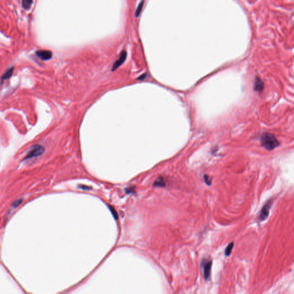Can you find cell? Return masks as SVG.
Here are the masks:
<instances>
[{
    "mask_svg": "<svg viewBox=\"0 0 294 294\" xmlns=\"http://www.w3.org/2000/svg\"><path fill=\"white\" fill-rule=\"evenodd\" d=\"M260 141L262 146L269 151L275 149L280 144L276 137L269 133L263 134L260 138Z\"/></svg>",
    "mask_w": 294,
    "mask_h": 294,
    "instance_id": "6da1fadb",
    "label": "cell"
},
{
    "mask_svg": "<svg viewBox=\"0 0 294 294\" xmlns=\"http://www.w3.org/2000/svg\"><path fill=\"white\" fill-rule=\"evenodd\" d=\"M212 260H208L206 259H204L202 260L201 262V268L203 271V277L205 280L209 279L211 275V269L212 266Z\"/></svg>",
    "mask_w": 294,
    "mask_h": 294,
    "instance_id": "7a4b0ae2",
    "label": "cell"
},
{
    "mask_svg": "<svg viewBox=\"0 0 294 294\" xmlns=\"http://www.w3.org/2000/svg\"><path fill=\"white\" fill-rule=\"evenodd\" d=\"M273 202V200L272 199H270L266 202V203L263 206V207L260 210V213L259 215V219L260 221H264L268 217L269 210L271 208Z\"/></svg>",
    "mask_w": 294,
    "mask_h": 294,
    "instance_id": "3957f363",
    "label": "cell"
},
{
    "mask_svg": "<svg viewBox=\"0 0 294 294\" xmlns=\"http://www.w3.org/2000/svg\"><path fill=\"white\" fill-rule=\"evenodd\" d=\"M44 151H45V149L43 146L40 145H34L29 151V152L28 153L24 159L26 160V159L38 157L43 155Z\"/></svg>",
    "mask_w": 294,
    "mask_h": 294,
    "instance_id": "277c9868",
    "label": "cell"
},
{
    "mask_svg": "<svg viewBox=\"0 0 294 294\" xmlns=\"http://www.w3.org/2000/svg\"><path fill=\"white\" fill-rule=\"evenodd\" d=\"M127 53L125 51H123L121 52L120 55L119 56V59L117 60L115 62V63L113 64V67H112V71H115L117 68H119V66L121 64L124 63V62L127 59Z\"/></svg>",
    "mask_w": 294,
    "mask_h": 294,
    "instance_id": "5b68a950",
    "label": "cell"
},
{
    "mask_svg": "<svg viewBox=\"0 0 294 294\" xmlns=\"http://www.w3.org/2000/svg\"><path fill=\"white\" fill-rule=\"evenodd\" d=\"M36 55L43 60L50 59L52 58V52L48 50H39L36 52Z\"/></svg>",
    "mask_w": 294,
    "mask_h": 294,
    "instance_id": "8992f818",
    "label": "cell"
},
{
    "mask_svg": "<svg viewBox=\"0 0 294 294\" xmlns=\"http://www.w3.org/2000/svg\"><path fill=\"white\" fill-rule=\"evenodd\" d=\"M264 84L263 81L260 79V78L257 77L255 82V86H254L255 90L258 92L261 91L264 89Z\"/></svg>",
    "mask_w": 294,
    "mask_h": 294,
    "instance_id": "52a82bcc",
    "label": "cell"
},
{
    "mask_svg": "<svg viewBox=\"0 0 294 294\" xmlns=\"http://www.w3.org/2000/svg\"><path fill=\"white\" fill-rule=\"evenodd\" d=\"M13 69H14L13 67H11V68H9L8 70H6V72L2 75V76L1 77V81H5L10 78L13 74Z\"/></svg>",
    "mask_w": 294,
    "mask_h": 294,
    "instance_id": "ba28073f",
    "label": "cell"
},
{
    "mask_svg": "<svg viewBox=\"0 0 294 294\" xmlns=\"http://www.w3.org/2000/svg\"><path fill=\"white\" fill-rule=\"evenodd\" d=\"M154 186L158 187H164L166 186V182L163 178H159L154 183Z\"/></svg>",
    "mask_w": 294,
    "mask_h": 294,
    "instance_id": "9c48e42d",
    "label": "cell"
},
{
    "mask_svg": "<svg viewBox=\"0 0 294 294\" xmlns=\"http://www.w3.org/2000/svg\"><path fill=\"white\" fill-rule=\"evenodd\" d=\"M233 247H234V243H231L228 245V247H226V249H225V254L226 256H230L231 253H232V251L233 250Z\"/></svg>",
    "mask_w": 294,
    "mask_h": 294,
    "instance_id": "30bf717a",
    "label": "cell"
},
{
    "mask_svg": "<svg viewBox=\"0 0 294 294\" xmlns=\"http://www.w3.org/2000/svg\"><path fill=\"white\" fill-rule=\"evenodd\" d=\"M144 0H142L139 3V5H138V6H137V8L136 11V12H135V16H136V17H138V16L140 14L141 10H142V9H143V5H144Z\"/></svg>",
    "mask_w": 294,
    "mask_h": 294,
    "instance_id": "8fae6325",
    "label": "cell"
},
{
    "mask_svg": "<svg viewBox=\"0 0 294 294\" xmlns=\"http://www.w3.org/2000/svg\"><path fill=\"white\" fill-rule=\"evenodd\" d=\"M32 4V0H22V6L25 9L30 8Z\"/></svg>",
    "mask_w": 294,
    "mask_h": 294,
    "instance_id": "7c38bea8",
    "label": "cell"
},
{
    "mask_svg": "<svg viewBox=\"0 0 294 294\" xmlns=\"http://www.w3.org/2000/svg\"><path fill=\"white\" fill-rule=\"evenodd\" d=\"M204 180H205V183L207 185H210V184L211 183V179L209 178V176L208 175H205L204 176Z\"/></svg>",
    "mask_w": 294,
    "mask_h": 294,
    "instance_id": "4fadbf2b",
    "label": "cell"
},
{
    "mask_svg": "<svg viewBox=\"0 0 294 294\" xmlns=\"http://www.w3.org/2000/svg\"><path fill=\"white\" fill-rule=\"evenodd\" d=\"M22 199H18L13 203V206L14 207H17L18 206L20 205L22 203Z\"/></svg>",
    "mask_w": 294,
    "mask_h": 294,
    "instance_id": "5bb4252c",
    "label": "cell"
},
{
    "mask_svg": "<svg viewBox=\"0 0 294 294\" xmlns=\"http://www.w3.org/2000/svg\"><path fill=\"white\" fill-rule=\"evenodd\" d=\"M111 213L113 214V215H114V216L116 218H118V214H117V213H115V210L113 209H113H112V208H111Z\"/></svg>",
    "mask_w": 294,
    "mask_h": 294,
    "instance_id": "9a60e30c",
    "label": "cell"
}]
</instances>
